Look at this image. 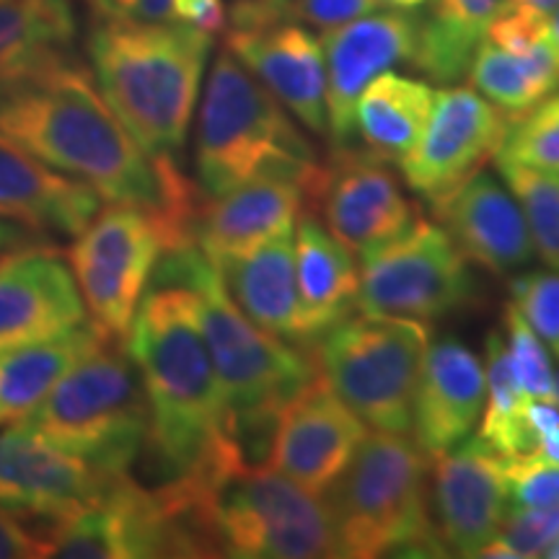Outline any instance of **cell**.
Segmentation results:
<instances>
[{
	"mask_svg": "<svg viewBox=\"0 0 559 559\" xmlns=\"http://www.w3.org/2000/svg\"><path fill=\"white\" fill-rule=\"evenodd\" d=\"M417 19L409 11H373L321 37L326 73V122L337 148L355 145V104L376 75L415 52Z\"/></svg>",
	"mask_w": 559,
	"mask_h": 559,
	"instance_id": "9a60e30c",
	"label": "cell"
},
{
	"mask_svg": "<svg viewBox=\"0 0 559 559\" xmlns=\"http://www.w3.org/2000/svg\"><path fill=\"white\" fill-rule=\"evenodd\" d=\"M485 415L477 430V438L502 459H521L534 453L536 440L526 425V394L519 386L510 362L508 342L502 330L487 334L485 355Z\"/></svg>",
	"mask_w": 559,
	"mask_h": 559,
	"instance_id": "4dcf8cb0",
	"label": "cell"
},
{
	"mask_svg": "<svg viewBox=\"0 0 559 559\" xmlns=\"http://www.w3.org/2000/svg\"><path fill=\"white\" fill-rule=\"evenodd\" d=\"M164 228L145 210L111 202L86 223L68 249L86 317L107 340H128L130 324L160 254Z\"/></svg>",
	"mask_w": 559,
	"mask_h": 559,
	"instance_id": "30bf717a",
	"label": "cell"
},
{
	"mask_svg": "<svg viewBox=\"0 0 559 559\" xmlns=\"http://www.w3.org/2000/svg\"><path fill=\"white\" fill-rule=\"evenodd\" d=\"M502 5L506 0H428V9L415 16L417 37L409 66L443 86L456 83L469 70Z\"/></svg>",
	"mask_w": 559,
	"mask_h": 559,
	"instance_id": "484cf974",
	"label": "cell"
},
{
	"mask_svg": "<svg viewBox=\"0 0 559 559\" xmlns=\"http://www.w3.org/2000/svg\"><path fill=\"white\" fill-rule=\"evenodd\" d=\"M430 456L415 438L366 432L321 498L340 557H449L430 519Z\"/></svg>",
	"mask_w": 559,
	"mask_h": 559,
	"instance_id": "277c9868",
	"label": "cell"
},
{
	"mask_svg": "<svg viewBox=\"0 0 559 559\" xmlns=\"http://www.w3.org/2000/svg\"><path fill=\"white\" fill-rule=\"evenodd\" d=\"M115 479L16 423L0 430V510L5 513L60 521L99 500Z\"/></svg>",
	"mask_w": 559,
	"mask_h": 559,
	"instance_id": "e0dca14e",
	"label": "cell"
},
{
	"mask_svg": "<svg viewBox=\"0 0 559 559\" xmlns=\"http://www.w3.org/2000/svg\"><path fill=\"white\" fill-rule=\"evenodd\" d=\"M293 239L300 317L309 347L321 332L358 311L360 267L353 251L324 226L313 210L300 213Z\"/></svg>",
	"mask_w": 559,
	"mask_h": 559,
	"instance_id": "d4e9b609",
	"label": "cell"
},
{
	"mask_svg": "<svg viewBox=\"0 0 559 559\" xmlns=\"http://www.w3.org/2000/svg\"><path fill=\"white\" fill-rule=\"evenodd\" d=\"M474 293L469 260L440 223L417 218L400 239L360 260L358 311L430 321L459 311Z\"/></svg>",
	"mask_w": 559,
	"mask_h": 559,
	"instance_id": "8fae6325",
	"label": "cell"
},
{
	"mask_svg": "<svg viewBox=\"0 0 559 559\" xmlns=\"http://www.w3.org/2000/svg\"><path fill=\"white\" fill-rule=\"evenodd\" d=\"M559 0H506V9H515L523 13H531V16L549 19L551 11L557 9Z\"/></svg>",
	"mask_w": 559,
	"mask_h": 559,
	"instance_id": "7bdbcfd3",
	"label": "cell"
},
{
	"mask_svg": "<svg viewBox=\"0 0 559 559\" xmlns=\"http://www.w3.org/2000/svg\"><path fill=\"white\" fill-rule=\"evenodd\" d=\"M102 198L88 185L39 164L0 135V210L32 223L45 236H75L99 213Z\"/></svg>",
	"mask_w": 559,
	"mask_h": 559,
	"instance_id": "cb8c5ba5",
	"label": "cell"
},
{
	"mask_svg": "<svg viewBox=\"0 0 559 559\" xmlns=\"http://www.w3.org/2000/svg\"><path fill=\"white\" fill-rule=\"evenodd\" d=\"M174 21L213 37V34L226 32L228 9L223 0H174Z\"/></svg>",
	"mask_w": 559,
	"mask_h": 559,
	"instance_id": "60d3db41",
	"label": "cell"
},
{
	"mask_svg": "<svg viewBox=\"0 0 559 559\" xmlns=\"http://www.w3.org/2000/svg\"><path fill=\"white\" fill-rule=\"evenodd\" d=\"M311 185L285 174H260L213 198H202L194 241L207 257L257 247L296 228L304 210H313Z\"/></svg>",
	"mask_w": 559,
	"mask_h": 559,
	"instance_id": "7402d4cb",
	"label": "cell"
},
{
	"mask_svg": "<svg viewBox=\"0 0 559 559\" xmlns=\"http://www.w3.org/2000/svg\"><path fill=\"white\" fill-rule=\"evenodd\" d=\"M296 230V228H293ZM293 230L243 251L207 257L234 304L272 337L306 347Z\"/></svg>",
	"mask_w": 559,
	"mask_h": 559,
	"instance_id": "603a6c76",
	"label": "cell"
},
{
	"mask_svg": "<svg viewBox=\"0 0 559 559\" xmlns=\"http://www.w3.org/2000/svg\"><path fill=\"white\" fill-rule=\"evenodd\" d=\"M495 166L519 200L534 251L549 270H559V174L531 169L502 156H495Z\"/></svg>",
	"mask_w": 559,
	"mask_h": 559,
	"instance_id": "1f68e13d",
	"label": "cell"
},
{
	"mask_svg": "<svg viewBox=\"0 0 559 559\" xmlns=\"http://www.w3.org/2000/svg\"><path fill=\"white\" fill-rule=\"evenodd\" d=\"M544 557H549V559H559V539H557L555 544H551V547L547 549V555H544Z\"/></svg>",
	"mask_w": 559,
	"mask_h": 559,
	"instance_id": "bcb514c9",
	"label": "cell"
},
{
	"mask_svg": "<svg viewBox=\"0 0 559 559\" xmlns=\"http://www.w3.org/2000/svg\"><path fill=\"white\" fill-rule=\"evenodd\" d=\"M381 9H391V11H419L428 5V0H379Z\"/></svg>",
	"mask_w": 559,
	"mask_h": 559,
	"instance_id": "ee69618b",
	"label": "cell"
},
{
	"mask_svg": "<svg viewBox=\"0 0 559 559\" xmlns=\"http://www.w3.org/2000/svg\"><path fill=\"white\" fill-rule=\"evenodd\" d=\"M510 298L531 330L559 358V270H536L513 277Z\"/></svg>",
	"mask_w": 559,
	"mask_h": 559,
	"instance_id": "d590c367",
	"label": "cell"
},
{
	"mask_svg": "<svg viewBox=\"0 0 559 559\" xmlns=\"http://www.w3.org/2000/svg\"><path fill=\"white\" fill-rule=\"evenodd\" d=\"M510 510L559 506V461L506 459Z\"/></svg>",
	"mask_w": 559,
	"mask_h": 559,
	"instance_id": "8d00e7d4",
	"label": "cell"
},
{
	"mask_svg": "<svg viewBox=\"0 0 559 559\" xmlns=\"http://www.w3.org/2000/svg\"><path fill=\"white\" fill-rule=\"evenodd\" d=\"M466 75L474 91L515 117L559 86V47L521 58L485 39Z\"/></svg>",
	"mask_w": 559,
	"mask_h": 559,
	"instance_id": "f546056e",
	"label": "cell"
},
{
	"mask_svg": "<svg viewBox=\"0 0 559 559\" xmlns=\"http://www.w3.org/2000/svg\"><path fill=\"white\" fill-rule=\"evenodd\" d=\"M430 519L449 557H481L510 515L506 459L466 438L430 459Z\"/></svg>",
	"mask_w": 559,
	"mask_h": 559,
	"instance_id": "5bb4252c",
	"label": "cell"
},
{
	"mask_svg": "<svg viewBox=\"0 0 559 559\" xmlns=\"http://www.w3.org/2000/svg\"><path fill=\"white\" fill-rule=\"evenodd\" d=\"M207 513L221 557H340L324 498L270 466L230 472L210 485Z\"/></svg>",
	"mask_w": 559,
	"mask_h": 559,
	"instance_id": "9c48e42d",
	"label": "cell"
},
{
	"mask_svg": "<svg viewBox=\"0 0 559 559\" xmlns=\"http://www.w3.org/2000/svg\"><path fill=\"white\" fill-rule=\"evenodd\" d=\"M495 156L559 174V86L534 107L510 117L508 135Z\"/></svg>",
	"mask_w": 559,
	"mask_h": 559,
	"instance_id": "d6a6232c",
	"label": "cell"
},
{
	"mask_svg": "<svg viewBox=\"0 0 559 559\" xmlns=\"http://www.w3.org/2000/svg\"><path fill=\"white\" fill-rule=\"evenodd\" d=\"M153 283L185 285L228 412L285 407L317 376L309 347L272 337L251 321L198 243L164 251Z\"/></svg>",
	"mask_w": 559,
	"mask_h": 559,
	"instance_id": "8992f818",
	"label": "cell"
},
{
	"mask_svg": "<svg viewBox=\"0 0 559 559\" xmlns=\"http://www.w3.org/2000/svg\"><path fill=\"white\" fill-rule=\"evenodd\" d=\"M124 345L148 400L143 453H148L156 485H213L239 472V456L228 440V407L194 317L192 293L185 285L158 283L140 300Z\"/></svg>",
	"mask_w": 559,
	"mask_h": 559,
	"instance_id": "7a4b0ae2",
	"label": "cell"
},
{
	"mask_svg": "<svg viewBox=\"0 0 559 559\" xmlns=\"http://www.w3.org/2000/svg\"><path fill=\"white\" fill-rule=\"evenodd\" d=\"M88 60L102 96L151 156L185 148L213 37L179 21H99Z\"/></svg>",
	"mask_w": 559,
	"mask_h": 559,
	"instance_id": "3957f363",
	"label": "cell"
},
{
	"mask_svg": "<svg viewBox=\"0 0 559 559\" xmlns=\"http://www.w3.org/2000/svg\"><path fill=\"white\" fill-rule=\"evenodd\" d=\"M91 16L99 21H174V0H86Z\"/></svg>",
	"mask_w": 559,
	"mask_h": 559,
	"instance_id": "f35d334b",
	"label": "cell"
},
{
	"mask_svg": "<svg viewBox=\"0 0 559 559\" xmlns=\"http://www.w3.org/2000/svg\"><path fill=\"white\" fill-rule=\"evenodd\" d=\"M366 432V423L317 373L280 412L270 466L309 492L324 495Z\"/></svg>",
	"mask_w": 559,
	"mask_h": 559,
	"instance_id": "ac0fdd59",
	"label": "cell"
},
{
	"mask_svg": "<svg viewBox=\"0 0 559 559\" xmlns=\"http://www.w3.org/2000/svg\"><path fill=\"white\" fill-rule=\"evenodd\" d=\"M226 47L313 135H330L321 41L298 21L228 26Z\"/></svg>",
	"mask_w": 559,
	"mask_h": 559,
	"instance_id": "d6986e66",
	"label": "cell"
},
{
	"mask_svg": "<svg viewBox=\"0 0 559 559\" xmlns=\"http://www.w3.org/2000/svg\"><path fill=\"white\" fill-rule=\"evenodd\" d=\"M107 342L94 324H83L58 340L0 353V425L29 415L75 362Z\"/></svg>",
	"mask_w": 559,
	"mask_h": 559,
	"instance_id": "83f0119b",
	"label": "cell"
},
{
	"mask_svg": "<svg viewBox=\"0 0 559 559\" xmlns=\"http://www.w3.org/2000/svg\"><path fill=\"white\" fill-rule=\"evenodd\" d=\"M559 539V506L510 510L498 539L481 549V557H544Z\"/></svg>",
	"mask_w": 559,
	"mask_h": 559,
	"instance_id": "e575fe53",
	"label": "cell"
},
{
	"mask_svg": "<svg viewBox=\"0 0 559 559\" xmlns=\"http://www.w3.org/2000/svg\"><path fill=\"white\" fill-rule=\"evenodd\" d=\"M0 135L102 200L151 213L164 228L166 251L198 243L194 221L205 194L181 174L177 158L140 148L94 73L70 50L0 79Z\"/></svg>",
	"mask_w": 559,
	"mask_h": 559,
	"instance_id": "6da1fadb",
	"label": "cell"
},
{
	"mask_svg": "<svg viewBox=\"0 0 559 559\" xmlns=\"http://www.w3.org/2000/svg\"><path fill=\"white\" fill-rule=\"evenodd\" d=\"M510 115L479 91L445 86L436 91L430 120L417 145L400 160L404 181L417 198L436 205L461 181L485 169L508 135Z\"/></svg>",
	"mask_w": 559,
	"mask_h": 559,
	"instance_id": "7c38bea8",
	"label": "cell"
},
{
	"mask_svg": "<svg viewBox=\"0 0 559 559\" xmlns=\"http://www.w3.org/2000/svg\"><path fill=\"white\" fill-rule=\"evenodd\" d=\"M485 362L456 337L428 345L412 407V436L430 459L472 438L485 409Z\"/></svg>",
	"mask_w": 559,
	"mask_h": 559,
	"instance_id": "44dd1931",
	"label": "cell"
},
{
	"mask_svg": "<svg viewBox=\"0 0 559 559\" xmlns=\"http://www.w3.org/2000/svg\"><path fill=\"white\" fill-rule=\"evenodd\" d=\"M502 317H506V332L502 334L508 342L510 362H513V373L526 400L559 404V379L555 366H551L547 345L539 334L531 330V324L513 304L506 306Z\"/></svg>",
	"mask_w": 559,
	"mask_h": 559,
	"instance_id": "836d02e7",
	"label": "cell"
},
{
	"mask_svg": "<svg viewBox=\"0 0 559 559\" xmlns=\"http://www.w3.org/2000/svg\"><path fill=\"white\" fill-rule=\"evenodd\" d=\"M430 345L428 324L349 313L309 345L317 373L366 428L412 436V407Z\"/></svg>",
	"mask_w": 559,
	"mask_h": 559,
	"instance_id": "ba28073f",
	"label": "cell"
},
{
	"mask_svg": "<svg viewBox=\"0 0 559 559\" xmlns=\"http://www.w3.org/2000/svg\"><path fill=\"white\" fill-rule=\"evenodd\" d=\"M379 9V0H290V21L326 32Z\"/></svg>",
	"mask_w": 559,
	"mask_h": 559,
	"instance_id": "74e56055",
	"label": "cell"
},
{
	"mask_svg": "<svg viewBox=\"0 0 559 559\" xmlns=\"http://www.w3.org/2000/svg\"><path fill=\"white\" fill-rule=\"evenodd\" d=\"M194 166L205 198L234 190L260 174L296 177L313 192H319L324 177V164H319L290 111L228 47L215 58L202 94Z\"/></svg>",
	"mask_w": 559,
	"mask_h": 559,
	"instance_id": "5b68a950",
	"label": "cell"
},
{
	"mask_svg": "<svg viewBox=\"0 0 559 559\" xmlns=\"http://www.w3.org/2000/svg\"><path fill=\"white\" fill-rule=\"evenodd\" d=\"M432 99L436 91L428 81L386 70L368 83L355 104V132L366 151L400 166L425 132Z\"/></svg>",
	"mask_w": 559,
	"mask_h": 559,
	"instance_id": "4316f807",
	"label": "cell"
},
{
	"mask_svg": "<svg viewBox=\"0 0 559 559\" xmlns=\"http://www.w3.org/2000/svg\"><path fill=\"white\" fill-rule=\"evenodd\" d=\"M549 29H551V37H555L557 47H559V3H557V9L551 11V16H549Z\"/></svg>",
	"mask_w": 559,
	"mask_h": 559,
	"instance_id": "f6af8a7d",
	"label": "cell"
},
{
	"mask_svg": "<svg viewBox=\"0 0 559 559\" xmlns=\"http://www.w3.org/2000/svg\"><path fill=\"white\" fill-rule=\"evenodd\" d=\"M45 531L26 526L19 515L0 510V559L45 557Z\"/></svg>",
	"mask_w": 559,
	"mask_h": 559,
	"instance_id": "ab89813d",
	"label": "cell"
},
{
	"mask_svg": "<svg viewBox=\"0 0 559 559\" xmlns=\"http://www.w3.org/2000/svg\"><path fill=\"white\" fill-rule=\"evenodd\" d=\"M16 425L109 477L132 474L148 440L151 412L128 347L102 342Z\"/></svg>",
	"mask_w": 559,
	"mask_h": 559,
	"instance_id": "52a82bcc",
	"label": "cell"
},
{
	"mask_svg": "<svg viewBox=\"0 0 559 559\" xmlns=\"http://www.w3.org/2000/svg\"><path fill=\"white\" fill-rule=\"evenodd\" d=\"M321 221L355 257L386 247L419 218L389 160L366 148H337L324 164L317 202Z\"/></svg>",
	"mask_w": 559,
	"mask_h": 559,
	"instance_id": "4fadbf2b",
	"label": "cell"
},
{
	"mask_svg": "<svg viewBox=\"0 0 559 559\" xmlns=\"http://www.w3.org/2000/svg\"><path fill=\"white\" fill-rule=\"evenodd\" d=\"M432 210L461 254L481 270L506 277L534 262L536 251L523 210L495 174L485 169L472 174Z\"/></svg>",
	"mask_w": 559,
	"mask_h": 559,
	"instance_id": "ffe728a7",
	"label": "cell"
},
{
	"mask_svg": "<svg viewBox=\"0 0 559 559\" xmlns=\"http://www.w3.org/2000/svg\"><path fill=\"white\" fill-rule=\"evenodd\" d=\"M50 236L41 234L39 228H34L32 223L16 218V215L0 210V260L13 251L34 247V243H45Z\"/></svg>",
	"mask_w": 559,
	"mask_h": 559,
	"instance_id": "b9f144b4",
	"label": "cell"
},
{
	"mask_svg": "<svg viewBox=\"0 0 559 559\" xmlns=\"http://www.w3.org/2000/svg\"><path fill=\"white\" fill-rule=\"evenodd\" d=\"M86 319L73 270L58 247L34 243L0 260V353L58 340Z\"/></svg>",
	"mask_w": 559,
	"mask_h": 559,
	"instance_id": "2e32d148",
	"label": "cell"
},
{
	"mask_svg": "<svg viewBox=\"0 0 559 559\" xmlns=\"http://www.w3.org/2000/svg\"><path fill=\"white\" fill-rule=\"evenodd\" d=\"M75 34L70 0H0V79L68 52Z\"/></svg>",
	"mask_w": 559,
	"mask_h": 559,
	"instance_id": "f1b7e54d",
	"label": "cell"
}]
</instances>
